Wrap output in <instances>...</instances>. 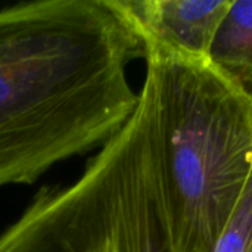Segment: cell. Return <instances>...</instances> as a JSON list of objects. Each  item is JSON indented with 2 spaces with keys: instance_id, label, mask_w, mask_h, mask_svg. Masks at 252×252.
I'll use <instances>...</instances> for the list:
<instances>
[{
  "instance_id": "cell-1",
  "label": "cell",
  "mask_w": 252,
  "mask_h": 252,
  "mask_svg": "<svg viewBox=\"0 0 252 252\" xmlns=\"http://www.w3.org/2000/svg\"><path fill=\"white\" fill-rule=\"evenodd\" d=\"M136 58L145 46L123 0L0 9V188L106 145L137 108Z\"/></svg>"
},
{
  "instance_id": "cell-2",
  "label": "cell",
  "mask_w": 252,
  "mask_h": 252,
  "mask_svg": "<svg viewBox=\"0 0 252 252\" xmlns=\"http://www.w3.org/2000/svg\"><path fill=\"white\" fill-rule=\"evenodd\" d=\"M145 59L170 252H208L252 174V97L211 59Z\"/></svg>"
},
{
  "instance_id": "cell-3",
  "label": "cell",
  "mask_w": 252,
  "mask_h": 252,
  "mask_svg": "<svg viewBox=\"0 0 252 252\" xmlns=\"http://www.w3.org/2000/svg\"><path fill=\"white\" fill-rule=\"evenodd\" d=\"M0 252H170L146 83L127 124L74 183L41 188Z\"/></svg>"
},
{
  "instance_id": "cell-4",
  "label": "cell",
  "mask_w": 252,
  "mask_h": 252,
  "mask_svg": "<svg viewBox=\"0 0 252 252\" xmlns=\"http://www.w3.org/2000/svg\"><path fill=\"white\" fill-rule=\"evenodd\" d=\"M233 0H123L146 52L210 59Z\"/></svg>"
},
{
  "instance_id": "cell-5",
  "label": "cell",
  "mask_w": 252,
  "mask_h": 252,
  "mask_svg": "<svg viewBox=\"0 0 252 252\" xmlns=\"http://www.w3.org/2000/svg\"><path fill=\"white\" fill-rule=\"evenodd\" d=\"M211 62L252 97V0H233L210 55Z\"/></svg>"
},
{
  "instance_id": "cell-6",
  "label": "cell",
  "mask_w": 252,
  "mask_h": 252,
  "mask_svg": "<svg viewBox=\"0 0 252 252\" xmlns=\"http://www.w3.org/2000/svg\"><path fill=\"white\" fill-rule=\"evenodd\" d=\"M208 252H252V174L235 213Z\"/></svg>"
}]
</instances>
